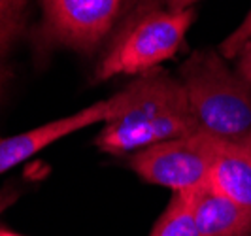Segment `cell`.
<instances>
[{
  "label": "cell",
  "instance_id": "obj_1",
  "mask_svg": "<svg viewBox=\"0 0 251 236\" xmlns=\"http://www.w3.org/2000/svg\"><path fill=\"white\" fill-rule=\"evenodd\" d=\"M126 102L113 119L106 121L95 138V146L110 155H126L195 134L185 87L177 76L153 68L136 76L125 87Z\"/></svg>",
  "mask_w": 251,
  "mask_h": 236
},
{
  "label": "cell",
  "instance_id": "obj_2",
  "mask_svg": "<svg viewBox=\"0 0 251 236\" xmlns=\"http://www.w3.org/2000/svg\"><path fill=\"white\" fill-rule=\"evenodd\" d=\"M197 132L221 146L251 151V83L219 50H201L179 66Z\"/></svg>",
  "mask_w": 251,
  "mask_h": 236
},
{
  "label": "cell",
  "instance_id": "obj_3",
  "mask_svg": "<svg viewBox=\"0 0 251 236\" xmlns=\"http://www.w3.org/2000/svg\"><path fill=\"white\" fill-rule=\"evenodd\" d=\"M195 21V10H172L164 0H140L117 26L97 66V79L119 74H146L172 59Z\"/></svg>",
  "mask_w": 251,
  "mask_h": 236
},
{
  "label": "cell",
  "instance_id": "obj_4",
  "mask_svg": "<svg viewBox=\"0 0 251 236\" xmlns=\"http://www.w3.org/2000/svg\"><path fill=\"white\" fill-rule=\"evenodd\" d=\"M215 155L217 142L195 132L130 153L128 166L148 184L183 193L210 184Z\"/></svg>",
  "mask_w": 251,
  "mask_h": 236
},
{
  "label": "cell",
  "instance_id": "obj_5",
  "mask_svg": "<svg viewBox=\"0 0 251 236\" xmlns=\"http://www.w3.org/2000/svg\"><path fill=\"white\" fill-rule=\"evenodd\" d=\"M44 46L91 55L119 21L125 0H40Z\"/></svg>",
  "mask_w": 251,
  "mask_h": 236
},
{
  "label": "cell",
  "instance_id": "obj_6",
  "mask_svg": "<svg viewBox=\"0 0 251 236\" xmlns=\"http://www.w3.org/2000/svg\"><path fill=\"white\" fill-rule=\"evenodd\" d=\"M125 102L126 91L121 89L110 99L99 100L66 117H59L55 121L44 123L36 129H30V131L13 134V136H0V174L19 166L21 162L28 161L32 155H36L38 151L50 148L51 144L70 136L81 129L113 119L123 110Z\"/></svg>",
  "mask_w": 251,
  "mask_h": 236
},
{
  "label": "cell",
  "instance_id": "obj_7",
  "mask_svg": "<svg viewBox=\"0 0 251 236\" xmlns=\"http://www.w3.org/2000/svg\"><path fill=\"white\" fill-rule=\"evenodd\" d=\"M193 213L204 236H251V213L212 184L191 191Z\"/></svg>",
  "mask_w": 251,
  "mask_h": 236
},
{
  "label": "cell",
  "instance_id": "obj_8",
  "mask_svg": "<svg viewBox=\"0 0 251 236\" xmlns=\"http://www.w3.org/2000/svg\"><path fill=\"white\" fill-rule=\"evenodd\" d=\"M210 184L251 213V151L217 144Z\"/></svg>",
  "mask_w": 251,
  "mask_h": 236
},
{
  "label": "cell",
  "instance_id": "obj_9",
  "mask_svg": "<svg viewBox=\"0 0 251 236\" xmlns=\"http://www.w3.org/2000/svg\"><path fill=\"white\" fill-rule=\"evenodd\" d=\"M150 236H204L193 213L191 191L172 193V199L155 221Z\"/></svg>",
  "mask_w": 251,
  "mask_h": 236
},
{
  "label": "cell",
  "instance_id": "obj_10",
  "mask_svg": "<svg viewBox=\"0 0 251 236\" xmlns=\"http://www.w3.org/2000/svg\"><path fill=\"white\" fill-rule=\"evenodd\" d=\"M25 13L26 0H0V57L21 34Z\"/></svg>",
  "mask_w": 251,
  "mask_h": 236
},
{
  "label": "cell",
  "instance_id": "obj_11",
  "mask_svg": "<svg viewBox=\"0 0 251 236\" xmlns=\"http://www.w3.org/2000/svg\"><path fill=\"white\" fill-rule=\"evenodd\" d=\"M250 38H251V10L248 12V15L242 19V23L219 44L217 50H219V53L225 57L226 61H234L236 55H238V51L244 48V44H246Z\"/></svg>",
  "mask_w": 251,
  "mask_h": 236
},
{
  "label": "cell",
  "instance_id": "obj_12",
  "mask_svg": "<svg viewBox=\"0 0 251 236\" xmlns=\"http://www.w3.org/2000/svg\"><path fill=\"white\" fill-rule=\"evenodd\" d=\"M234 68L240 72L242 78H246L251 83V38L244 44V48L238 51L234 59Z\"/></svg>",
  "mask_w": 251,
  "mask_h": 236
},
{
  "label": "cell",
  "instance_id": "obj_13",
  "mask_svg": "<svg viewBox=\"0 0 251 236\" xmlns=\"http://www.w3.org/2000/svg\"><path fill=\"white\" fill-rule=\"evenodd\" d=\"M17 197H19V193L15 189H10V187L2 189L0 191V213H4V211L8 210L13 202L17 200Z\"/></svg>",
  "mask_w": 251,
  "mask_h": 236
},
{
  "label": "cell",
  "instance_id": "obj_14",
  "mask_svg": "<svg viewBox=\"0 0 251 236\" xmlns=\"http://www.w3.org/2000/svg\"><path fill=\"white\" fill-rule=\"evenodd\" d=\"M195 2H199V0H164V4L172 10H187Z\"/></svg>",
  "mask_w": 251,
  "mask_h": 236
},
{
  "label": "cell",
  "instance_id": "obj_15",
  "mask_svg": "<svg viewBox=\"0 0 251 236\" xmlns=\"http://www.w3.org/2000/svg\"><path fill=\"white\" fill-rule=\"evenodd\" d=\"M0 236H21V235H17V233H13V231H8V229H2V227H0Z\"/></svg>",
  "mask_w": 251,
  "mask_h": 236
},
{
  "label": "cell",
  "instance_id": "obj_16",
  "mask_svg": "<svg viewBox=\"0 0 251 236\" xmlns=\"http://www.w3.org/2000/svg\"><path fill=\"white\" fill-rule=\"evenodd\" d=\"M4 81H6V70L0 66V91H2V87H4Z\"/></svg>",
  "mask_w": 251,
  "mask_h": 236
}]
</instances>
